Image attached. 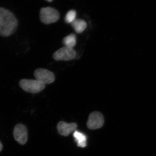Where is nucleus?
I'll list each match as a JSON object with an SVG mask.
<instances>
[{"label":"nucleus","instance_id":"obj_1","mask_svg":"<svg viewBox=\"0 0 156 156\" xmlns=\"http://www.w3.org/2000/svg\"><path fill=\"white\" fill-rule=\"evenodd\" d=\"M18 20L11 11L0 7V35L7 37L14 34L17 29Z\"/></svg>","mask_w":156,"mask_h":156},{"label":"nucleus","instance_id":"obj_2","mask_svg":"<svg viewBox=\"0 0 156 156\" xmlns=\"http://www.w3.org/2000/svg\"><path fill=\"white\" fill-rule=\"evenodd\" d=\"M20 87L23 90L29 93H39L46 88V85L36 80L22 79L19 82Z\"/></svg>","mask_w":156,"mask_h":156},{"label":"nucleus","instance_id":"obj_3","mask_svg":"<svg viewBox=\"0 0 156 156\" xmlns=\"http://www.w3.org/2000/svg\"><path fill=\"white\" fill-rule=\"evenodd\" d=\"M40 18L45 24L54 23L59 19V14L56 9L51 7L43 8L40 10Z\"/></svg>","mask_w":156,"mask_h":156},{"label":"nucleus","instance_id":"obj_4","mask_svg":"<svg viewBox=\"0 0 156 156\" xmlns=\"http://www.w3.org/2000/svg\"><path fill=\"white\" fill-rule=\"evenodd\" d=\"M76 53L73 48L64 47L60 48L53 54V58L56 61H69L76 58Z\"/></svg>","mask_w":156,"mask_h":156},{"label":"nucleus","instance_id":"obj_5","mask_svg":"<svg viewBox=\"0 0 156 156\" xmlns=\"http://www.w3.org/2000/svg\"><path fill=\"white\" fill-rule=\"evenodd\" d=\"M34 76L36 80L43 83L50 84L55 81V75L52 72L45 69L39 68L34 72Z\"/></svg>","mask_w":156,"mask_h":156},{"label":"nucleus","instance_id":"obj_6","mask_svg":"<svg viewBox=\"0 0 156 156\" xmlns=\"http://www.w3.org/2000/svg\"><path fill=\"white\" fill-rule=\"evenodd\" d=\"M104 123V118L101 113L94 112L89 115L87 121L88 128L92 130L98 129L103 126Z\"/></svg>","mask_w":156,"mask_h":156},{"label":"nucleus","instance_id":"obj_7","mask_svg":"<svg viewBox=\"0 0 156 156\" xmlns=\"http://www.w3.org/2000/svg\"><path fill=\"white\" fill-rule=\"evenodd\" d=\"M27 131L26 127L22 124H18L14 130V136L15 140L20 144L23 145L27 140Z\"/></svg>","mask_w":156,"mask_h":156},{"label":"nucleus","instance_id":"obj_8","mask_svg":"<svg viewBox=\"0 0 156 156\" xmlns=\"http://www.w3.org/2000/svg\"><path fill=\"white\" fill-rule=\"evenodd\" d=\"M77 126L76 123H67L60 122L57 126V130L59 134L62 136H67L76 131Z\"/></svg>","mask_w":156,"mask_h":156},{"label":"nucleus","instance_id":"obj_9","mask_svg":"<svg viewBox=\"0 0 156 156\" xmlns=\"http://www.w3.org/2000/svg\"><path fill=\"white\" fill-rule=\"evenodd\" d=\"M71 25L78 34L83 33L87 27V23L86 21L80 19L75 20L71 23Z\"/></svg>","mask_w":156,"mask_h":156},{"label":"nucleus","instance_id":"obj_10","mask_svg":"<svg viewBox=\"0 0 156 156\" xmlns=\"http://www.w3.org/2000/svg\"><path fill=\"white\" fill-rule=\"evenodd\" d=\"M73 136L78 146L80 147H85L87 146V136L83 133L75 131L73 133Z\"/></svg>","mask_w":156,"mask_h":156},{"label":"nucleus","instance_id":"obj_11","mask_svg":"<svg viewBox=\"0 0 156 156\" xmlns=\"http://www.w3.org/2000/svg\"><path fill=\"white\" fill-rule=\"evenodd\" d=\"M62 43L65 47L73 48L76 44V36L75 34H70L64 38Z\"/></svg>","mask_w":156,"mask_h":156},{"label":"nucleus","instance_id":"obj_12","mask_svg":"<svg viewBox=\"0 0 156 156\" xmlns=\"http://www.w3.org/2000/svg\"><path fill=\"white\" fill-rule=\"evenodd\" d=\"M76 12L75 10H70L66 15L65 20L68 23H71L76 19Z\"/></svg>","mask_w":156,"mask_h":156},{"label":"nucleus","instance_id":"obj_13","mask_svg":"<svg viewBox=\"0 0 156 156\" xmlns=\"http://www.w3.org/2000/svg\"><path fill=\"white\" fill-rule=\"evenodd\" d=\"M3 146L1 142H0V152L1 151L2 149Z\"/></svg>","mask_w":156,"mask_h":156},{"label":"nucleus","instance_id":"obj_14","mask_svg":"<svg viewBox=\"0 0 156 156\" xmlns=\"http://www.w3.org/2000/svg\"><path fill=\"white\" fill-rule=\"evenodd\" d=\"M46 1H48V2H52L53 0H46Z\"/></svg>","mask_w":156,"mask_h":156}]
</instances>
